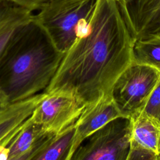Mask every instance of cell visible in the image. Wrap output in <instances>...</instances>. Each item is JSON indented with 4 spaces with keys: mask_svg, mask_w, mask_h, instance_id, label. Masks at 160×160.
<instances>
[{
    "mask_svg": "<svg viewBox=\"0 0 160 160\" xmlns=\"http://www.w3.org/2000/svg\"><path fill=\"white\" fill-rule=\"evenodd\" d=\"M134 41L116 1L96 0L86 30L64 53L44 92L66 93L85 104L111 94L133 63Z\"/></svg>",
    "mask_w": 160,
    "mask_h": 160,
    "instance_id": "1",
    "label": "cell"
},
{
    "mask_svg": "<svg viewBox=\"0 0 160 160\" xmlns=\"http://www.w3.org/2000/svg\"><path fill=\"white\" fill-rule=\"evenodd\" d=\"M64 54L34 20L25 26L0 58V88L10 102L44 91Z\"/></svg>",
    "mask_w": 160,
    "mask_h": 160,
    "instance_id": "2",
    "label": "cell"
},
{
    "mask_svg": "<svg viewBox=\"0 0 160 160\" xmlns=\"http://www.w3.org/2000/svg\"><path fill=\"white\" fill-rule=\"evenodd\" d=\"M96 0H56L38 10L34 21L65 53L86 29Z\"/></svg>",
    "mask_w": 160,
    "mask_h": 160,
    "instance_id": "3",
    "label": "cell"
},
{
    "mask_svg": "<svg viewBox=\"0 0 160 160\" xmlns=\"http://www.w3.org/2000/svg\"><path fill=\"white\" fill-rule=\"evenodd\" d=\"M129 146V118H118L88 137L71 160H127Z\"/></svg>",
    "mask_w": 160,
    "mask_h": 160,
    "instance_id": "4",
    "label": "cell"
},
{
    "mask_svg": "<svg viewBox=\"0 0 160 160\" xmlns=\"http://www.w3.org/2000/svg\"><path fill=\"white\" fill-rule=\"evenodd\" d=\"M160 80L159 71L143 64H131L116 81L112 96L128 118L142 108Z\"/></svg>",
    "mask_w": 160,
    "mask_h": 160,
    "instance_id": "5",
    "label": "cell"
},
{
    "mask_svg": "<svg viewBox=\"0 0 160 160\" xmlns=\"http://www.w3.org/2000/svg\"><path fill=\"white\" fill-rule=\"evenodd\" d=\"M85 106L66 93H47L30 117L48 131L57 134L74 124Z\"/></svg>",
    "mask_w": 160,
    "mask_h": 160,
    "instance_id": "6",
    "label": "cell"
},
{
    "mask_svg": "<svg viewBox=\"0 0 160 160\" xmlns=\"http://www.w3.org/2000/svg\"><path fill=\"white\" fill-rule=\"evenodd\" d=\"M54 134L29 117L0 141V160H32Z\"/></svg>",
    "mask_w": 160,
    "mask_h": 160,
    "instance_id": "7",
    "label": "cell"
},
{
    "mask_svg": "<svg viewBox=\"0 0 160 160\" xmlns=\"http://www.w3.org/2000/svg\"><path fill=\"white\" fill-rule=\"evenodd\" d=\"M121 117L128 118L118 106L112 94L86 104L74 124L75 134L71 160L77 149L88 137L110 121Z\"/></svg>",
    "mask_w": 160,
    "mask_h": 160,
    "instance_id": "8",
    "label": "cell"
},
{
    "mask_svg": "<svg viewBox=\"0 0 160 160\" xmlns=\"http://www.w3.org/2000/svg\"><path fill=\"white\" fill-rule=\"evenodd\" d=\"M117 3L134 40L160 34V0H119Z\"/></svg>",
    "mask_w": 160,
    "mask_h": 160,
    "instance_id": "9",
    "label": "cell"
},
{
    "mask_svg": "<svg viewBox=\"0 0 160 160\" xmlns=\"http://www.w3.org/2000/svg\"><path fill=\"white\" fill-rule=\"evenodd\" d=\"M130 145L150 151L160 160V121L142 108L129 116Z\"/></svg>",
    "mask_w": 160,
    "mask_h": 160,
    "instance_id": "10",
    "label": "cell"
},
{
    "mask_svg": "<svg viewBox=\"0 0 160 160\" xmlns=\"http://www.w3.org/2000/svg\"><path fill=\"white\" fill-rule=\"evenodd\" d=\"M34 11L9 0H0V58L17 34L34 20Z\"/></svg>",
    "mask_w": 160,
    "mask_h": 160,
    "instance_id": "11",
    "label": "cell"
},
{
    "mask_svg": "<svg viewBox=\"0 0 160 160\" xmlns=\"http://www.w3.org/2000/svg\"><path fill=\"white\" fill-rule=\"evenodd\" d=\"M47 93L39 92L28 99L12 102L0 111V141L22 124L32 114Z\"/></svg>",
    "mask_w": 160,
    "mask_h": 160,
    "instance_id": "12",
    "label": "cell"
},
{
    "mask_svg": "<svg viewBox=\"0 0 160 160\" xmlns=\"http://www.w3.org/2000/svg\"><path fill=\"white\" fill-rule=\"evenodd\" d=\"M74 124L54 134L32 160H71V152L75 134Z\"/></svg>",
    "mask_w": 160,
    "mask_h": 160,
    "instance_id": "13",
    "label": "cell"
},
{
    "mask_svg": "<svg viewBox=\"0 0 160 160\" xmlns=\"http://www.w3.org/2000/svg\"><path fill=\"white\" fill-rule=\"evenodd\" d=\"M133 63L149 65L160 72V34L136 39L133 47Z\"/></svg>",
    "mask_w": 160,
    "mask_h": 160,
    "instance_id": "14",
    "label": "cell"
},
{
    "mask_svg": "<svg viewBox=\"0 0 160 160\" xmlns=\"http://www.w3.org/2000/svg\"><path fill=\"white\" fill-rule=\"evenodd\" d=\"M142 109L147 114L160 121V80Z\"/></svg>",
    "mask_w": 160,
    "mask_h": 160,
    "instance_id": "15",
    "label": "cell"
},
{
    "mask_svg": "<svg viewBox=\"0 0 160 160\" xmlns=\"http://www.w3.org/2000/svg\"><path fill=\"white\" fill-rule=\"evenodd\" d=\"M32 11H38L44 6L56 0H9Z\"/></svg>",
    "mask_w": 160,
    "mask_h": 160,
    "instance_id": "16",
    "label": "cell"
},
{
    "mask_svg": "<svg viewBox=\"0 0 160 160\" xmlns=\"http://www.w3.org/2000/svg\"><path fill=\"white\" fill-rule=\"evenodd\" d=\"M11 104L9 99L5 92L0 88V111L5 109Z\"/></svg>",
    "mask_w": 160,
    "mask_h": 160,
    "instance_id": "17",
    "label": "cell"
},
{
    "mask_svg": "<svg viewBox=\"0 0 160 160\" xmlns=\"http://www.w3.org/2000/svg\"><path fill=\"white\" fill-rule=\"evenodd\" d=\"M116 1L118 2V1H119V0H116Z\"/></svg>",
    "mask_w": 160,
    "mask_h": 160,
    "instance_id": "18",
    "label": "cell"
}]
</instances>
